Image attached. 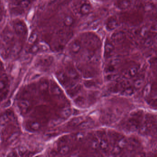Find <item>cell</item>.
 <instances>
[{
  "label": "cell",
  "mask_w": 157,
  "mask_h": 157,
  "mask_svg": "<svg viewBox=\"0 0 157 157\" xmlns=\"http://www.w3.org/2000/svg\"><path fill=\"white\" fill-rule=\"evenodd\" d=\"M29 35L25 19L7 18L0 24V52L16 56L28 44Z\"/></svg>",
  "instance_id": "1"
},
{
  "label": "cell",
  "mask_w": 157,
  "mask_h": 157,
  "mask_svg": "<svg viewBox=\"0 0 157 157\" xmlns=\"http://www.w3.org/2000/svg\"><path fill=\"white\" fill-rule=\"evenodd\" d=\"M35 0H5L8 17L25 19Z\"/></svg>",
  "instance_id": "2"
},
{
  "label": "cell",
  "mask_w": 157,
  "mask_h": 157,
  "mask_svg": "<svg viewBox=\"0 0 157 157\" xmlns=\"http://www.w3.org/2000/svg\"><path fill=\"white\" fill-rule=\"evenodd\" d=\"M80 40L83 46L92 52L98 49L101 43L99 37L94 33H85L80 38Z\"/></svg>",
  "instance_id": "3"
},
{
  "label": "cell",
  "mask_w": 157,
  "mask_h": 157,
  "mask_svg": "<svg viewBox=\"0 0 157 157\" xmlns=\"http://www.w3.org/2000/svg\"><path fill=\"white\" fill-rule=\"evenodd\" d=\"M72 7L75 14L80 16L89 14L93 10L92 4L88 0H75Z\"/></svg>",
  "instance_id": "4"
},
{
  "label": "cell",
  "mask_w": 157,
  "mask_h": 157,
  "mask_svg": "<svg viewBox=\"0 0 157 157\" xmlns=\"http://www.w3.org/2000/svg\"><path fill=\"white\" fill-rule=\"evenodd\" d=\"M143 120V112L141 111L136 112L131 115L128 120L127 126L130 131H136L140 129Z\"/></svg>",
  "instance_id": "5"
},
{
  "label": "cell",
  "mask_w": 157,
  "mask_h": 157,
  "mask_svg": "<svg viewBox=\"0 0 157 157\" xmlns=\"http://www.w3.org/2000/svg\"><path fill=\"white\" fill-rule=\"evenodd\" d=\"M71 37V32L69 30L65 29L59 30L57 34V41H55V48L59 49H62L68 43Z\"/></svg>",
  "instance_id": "6"
},
{
  "label": "cell",
  "mask_w": 157,
  "mask_h": 157,
  "mask_svg": "<svg viewBox=\"0 0 157 157\" xmlns=\"http://www.w3.org/2000/svg\"><path fill=\"white\" fill-rule=\"evenodd\" d=\"M120 26V21L116 15H111L106 19L105 27L109 31L116 29Z\"/></svg>",
  "instance_id": "7"
},
{
  "label": "cell",
  "mask_w": 157,
  "mask_h": 157,
  "mask_svg": "<svg viewBox=\"0 0 157 157\" xmlns=\"http://www.w3.org/2000/svg\"><path fill=\"white\" fill-rule=\"evenodd\" d=\"M83 47L80 39H75L70 42L69 50L72 54L76 55L80 52Z\"/></svg>",
  "instance_id": "8"
},
{
  "label": "cell",
  "mask_w": 157,
  "mask_h": 157,
  "mask_svg": "<svg viewBox=\"0 0 157 157\" xmlns=\"http://www.w3.org/2000/svg\"><path fill=\"white\" fill-rule=\"evenodd\" d=\"M115 49L114 44L111 41L106 40L104 47V56L106 59L109 58L113 54Z\"/></svg>",
  "instance_id": "9"
},
{
  "label": "cell",
  "mask_w": 157,
  "mask_h": 157,
  "mask_svg": "<svg viewBox=\"0 0 157 157\" xmlns=\"http://www.w3.org/2000/svg\"><path fill=\"white\" fill-rule=\"evenodd\" d=\"M57 78L60 83L64 86H68L70 83V77L68 76L66 72L63 71H60L57 73Z\"/></svg>",
  "instance_id": "10"
},
{
  "label": "cell",
  "mask_w": 157,
  "mask_h": 157,
  "mask_svg": "<svg viewBox=\"0 0 157 157\" xmlns=\"http://www.w3.org/2000/svg\"><path fill=\"white\" fill-rule=\"evenodd\" d=\"M99 148L102 152L106 153L109 148V143L108 138L104 134H99Z\"/></svg>",
  "instance_id": "11"
},
{
  "label": "cell",
  "mask_w": 157,
  "mask_h": 157,
  "mask_svg": "<svg viewBox=\"0 0 157 157\" xmlns=\"http://www.w3.org/2000/svg\"><path fill=\"white\" fill-rule=\"evenodd\" d=\"M124 38H125V34L123 31H116L111 36V41L113 44L121 43L124 40Z\"/></svg>",
  "instance_id": "12"
},
{
  "label": "cell",
  "mask_w": 157,
  "mask_h": 157,
  "mask_svg": "<svg viewBox=\"0 0 157 157\" xmlns=\"http://www.w3.org/2000/svg\"><path fill=\"white\" fill-rule=\"evenodd\" d=\"M8 17L5 0H0V24Z\"/></svg>",
  "instance_id": "13"
},
{
  "label": "cell",
  "mask_w": 157,
  "mask_h": 157,
  "mask_svg": "<svg viewBox=\"0 0 157 157\" xmlns=\"http://www.w3.org/2000/svg\"><path fill=\"white\" fill-rule=\"evenodd\" d=\"M50 92L52 95L55 97L59 98L62 96L63 91L61 88L55 83L51 84L50 87Z\"/></svg>",
  "instance_id": "14"
},
{
  "label": "cell",
  "mask_w": 157,
  "mask_h": 157,
  "mask_svg": "<svg viewBox=\"0 0 157 157\" xmlns=\"http://www.w3.org/2000/svg\"><path fill=\"white\" fill-rule=\"evenodd\" d=\"M132 5V0H117L116 1V6L121 10H127L130 8Z\"/></svg>",
  "instance_id": "15"
},
{
  "label": "cell",
  "mask_w": 157,
  "mask_h": 157,
  "mask_svg": "<svg viewBox=\"0 0 157 157\" xmlns=\"http://www.w3.org/2000/svg\"><path fill=\"white\" fill-rule=\"evenodd\" d=\"M62 22L65 27L69 28L74 26L75 23V18L71 15L66 14L63 18Z\"/></svg>",
  "instance_id": "16"
},
{
  "label": "cell",
  "mask_w": 157,
  "mask_h": 157,
  "mask_svg": "<svg viewBox=\"0 0 157 157\" xmlns=\"http://www.w3.org/2000/svg\"><path fill=\"white\" fill-rule=\"evenodd\" d=\"M71 148L69 145L67 144L66 140H61L59 143V152L63 155H66L70 152Z\"/></svg>",
  "instance_id": "17"
},
{
  "label": "cell",
  "mask_w": 157,
  "mask_h": 157,
  "mask_svg": "<svg viewBox=\"0 0 157 157\" xmlns=\"http://www.w3.org/2000/svg\"><path fill=\"white\" fill-rule=\"evenodd\" d=\"M50 84L48 80H43L40 84V90L43 96L48 95L50 92Z\"/></svg>",
  "instance_id": "18"
},
{
  "label": "cell",
  "mask_w": 157,
  "mask_h": 157,
  "mask_svg": "<svg viewBox=\"0 0 157 157\" xmlns=\"http://www.w3.org/2000/svg\"><path fill=\"white\" fill-rule=\"evenodd\" d=\"M139 70V67L138 65H134L132 66L124 73V76L128 78L134 77L138 73Z\"/></svg>",
  "instance_id": "19"
},
{
  "label": "cell",
  "mask_w": 157,
  "mask_h": 157,
  "mask_svg": "<svg viewBox=\"0 0 157 157\" xmlns=\"http://www.w3.org/2000/svg\"><path fill=\"white\" fill-rule=\"evenodd\" d=\"M66 72L71 80H74V81L78 80L79 78V75L74 67L72 66L68 67Z\"/></svg>",
  "instance_id": "20"
},
{
  "label": "cell",
  "mask_w": 157,
  "mask_h": 157,
  "mask_svg": "<svg viewBox=\"0 0 157 157\" xmlns=\"http://www.w3.org/2000/svg\"><path fill=\"white\" fill-rule=\"evenodd\" d=\"M81 90V86L80 85H72L69 87L67 90V93L71 97H74L79 93Z\"/></svg>",
  "instance_id": "21"
},
{
  "label": "cell",
  "mask_w": 157,
  "mask_h": 157,
  "mask_svg": "<svg viewBox=\"0 0 157 157\" xmlns=\"http://www.w3.org/2000/svg\"><path fill=\"white\" fill-rule=\"evenodd\" d=\"M135 89L134 87L131 86H127L125 87L122 91V94L123 95L126 96H132L135 93Z\"/></svg>",
  "instance_id": "22"
},
{
  "label": "cell",
  "mask_w": 157,
  "mask_h": 157,
  "mask_svg": "<svg viewBox=\"0 0 157 157\" xmlns=\"http://www.w3.org/2000/svg\"><path fill=\"white\" fill-rule=\"evenodd\" d=\"M53 61V58L49 55H46L40 59V62L45 66H49Z\"/></svg>",
  "instance_id": "23"
},
{
  "label": "cell",
  "mask_w": 157,
  "mask_h": 157,
  "mask_svg": "<svg viewBox=\"0 0 157 157\" xmlns=\"http://www.w3.org/2000/svg\"><path fill=\"white\" fill-rule=\"evenodd\" d=\"M72 114V109L67 107L62 109L60 112V115L63 119H67L71 116Z\"/></svg>",
  "instance_id": "24"
},
{
  "label": "cell",
  "mask_w": 157,
  "mask_h": 157,
  "mask_svg": "<svg viewBox=\"0 0 157 157\" xmlns=\"http://www.w3.org/2000/svg\"><path fill=\"white\" fill-rule=\"evenodd\" d=\"M116 65H117L110 61L109 64L107 65L105 68V72L108 74H113V73H115L116 71Z\"/></svg>",
  "instance_id": "25"
},
{
  "label": "cell",
  "mask_w": 157,
  "mask_h": 157,
  "mask_svg": "<svg viewBox=\"0 0 157 157\" xmlns=\"http://www.w3.org/2000/svg\"><path fill=\"white\" fill-rule=\"evenodd\" d=\"M127 141L125 138H121L117 140L115 145L118 146L122 150H123L127 145Z\"/></svg>",
  "instance_id": "26"
},
{
  "label": "cell",
  "mask_w": 157,
  "mask_h": 157,
  "mask_svg": "<svg viewBox=\"0 0 157 157\" xmlns=\"http://www.w3.org/2000/svg\"><path fill=\"white\" fill-rule=\"evenodd\" d=\"M83 118L81 117H77L73 119L71 122L69 123V125L71 127H75L78 124H81L83 122Z\"/></svg>",
  "instance_id": "27"
},
{
  "label": "cell",
  "mask_w": 157,
  "mask_h": 157,
  "mask_svg": "<svg viewBox=\"0 0 157 157\" xmlns=\"http://www.w3.org/2000/svg\"><path fill=\"white\" fill-rule=\"evenodd\" d=\"M144 83V80L143 78H139L136 79L134 83V88L135 89H139L143 87Z\"/></svg>",
  "instance_id": "28"
},
{
  "label": "cell",
  "mask_w": 157,
  "mask_h": 157,
  "mask_svg": "<svg viewBox=\"0 0 157 157\" xmlns=\"http://www.w3.org/2000/svg\"><path fill=\"white\" fill-rule=\"evenodd\" d=\"M90 146L92 150H97L99 148V141L97 138H93L90 141Z\"/></svg>",
  "instance_id": "29"
},
{
  "label": "cell",
  "mask_w": 157,
  "mask_h": 157,
  "mask_svg": "<svg viewBox=\"0 0 157 157\" xmlns=\"http://www.w3.org/2000/svg\"><path fill=\"white\" fill-rule=\"evenodd\" d=\"M41 124L39 122L34 121L30 123V127L34 131H38L41 128Z\"/></svg>",
  "instance_id": "30"
},
{
  "label": "cell",
  "mask_w": 157,
  "mask_h": 157,
  "mask_svg": "<svg viewBox=\"0 0 157 157\" xmlns=\"http://www.w3.org/2000/svg\"><path fill=\"white\" fill-rule=\"evenodd\" d=\"M122 150L118 146L115 145L113 148L112 154L114 156L118 155L121 153Z\"/></svg>",
  "instance_id": "31"
},
{
  "label": "cell",
  "mask_w": 157,
  "mask_h": 157,
  "mask_svg": "<svg viewBox=\"0 0 157 157\" xmlns=\"http://www.w3.org/2000/svg\"><path fill=\"white\" fill-rule=\"evenodd\" d=\"M85 138V135L83 133L78 132L75 135V139L78 142H81Z\"/></svg>",
  "instance_id": "32"
},
{
  "label": "cell",
  "mask_w": 157,
  "mask_h": 157,
  "mask_svg": "<svg viewBox=\"0 0 157 157\" xmlns=\"http://www.w3.org/2000/svg\"><path fill=\"white\" fill-rule=\"evenodd\" d=\"M155 9V6L152 3L147 4L144 6V10L146 12L150 13Z\"/></svg>",
  "instance_id": "33"
},
{
  "label": "cell",
  "mask_w": 157,
  "mask_h": 157,
  "mask_svg": "<svg viewBox=\"0 0 157 157\" xmlns=\"http://www.w3.org/2000/svg\"><path fill=\"white\" fill-rule=\"evenodd\" d=\"M151 86L150 84H148L146 86L144 89V96L147 97L149 96L151 91Z\"/></svg>",
  "instance_id": "34"
},
{
  "label": "cell",
  "mask_w": 157,
  "mask_h": 157,
  "mask_svg": "<svg viewBox=\"0 0 157 157\" xmlns=\"http://www.w3.org/2000/svg\"><path fill=\"white\" fill-rule=\"evenodd\" d=\"M154 43V41L152 39L148 38L145 40L144 42V45L147 47H151L153 45Z\"/></svg>",
  "instance_id": "35"
},
{
  "label": "cell",
  "mask_w": 157,
  "mask_h": 157,
  "mask_svg": "<svg viewBox=\"0 0 157 157\" xmlns=\"http://www.w3.org/2000/svg\"><path fill=\"white\" fill-rule=\"evenodd\" d=\"M75 102L78 105H83L85 102V99H84V97L79 96L75 99Z\"/></svg>",
  "instance_id": "36"
},
{
  "label": "cell",
  "mask_w": 157,
  "mask_h": 157,
  "mask_svg": "<svg viewBox=\"0 0 157 157\" xmlns=\"http://www.w3.org/2000/svg\"><path fill=\"white\" fill-rule=\"evenodd\" d=\"M92 123L90 121H85L82 123L80 124V127L83 128H87L90 127L92 125Z\"/></svg>",
  "instance_id": "37"
},
{
  "label": "cell",
  "mask_w": 157,
  "mask_h": 157,
  "mask_svg": "<svg viewBox=\"0 0 157 157\" xmlns=\"http://www.w3.org/2000/svg\"><path fill=\"white\" fill-rule=\"evenodd\" d=\"M148 31H149V30H148V29H147V28H142V29H141V30H140V35L143 36V37H146L147 34H148Z\"/></svg>",
  "instance_id": "38"
},
{
  "label": "cell",
  "mask_w": 157,
  "mask_h": 157,
  "mask_svg": "<svg viewBox=\"0 0 157 157\" xmlns=\"http://www.w3.org/2000/svg\"><path fill=\"white\" fill-rule=\"evenodd\" d=\"M151 29L152 30H154V31H157V23L152 25Z\"/></svg>",
  "instance_id": "39"
},
{
  "label": "cell",
  "mask_w": 157,
  "mask_h": 157,
  "mask_svg": "<svg viewBox=\"0 0 157 157\" xmlns=\"http://www.w3.org/2000/svg\"><path fill=\"white\" fill-rule=\"evenodd\" d=\"M156 41H157V37H156Z\"/></svg>",
  "instance_id": "40"
}]
</instances>
